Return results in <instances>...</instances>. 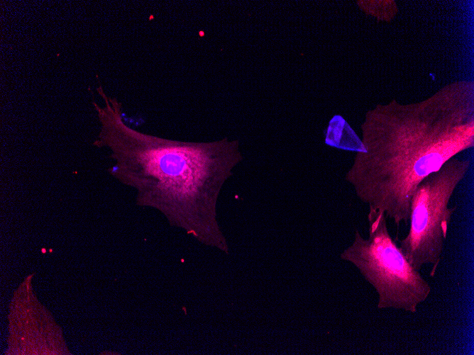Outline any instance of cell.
Masks as SVG:
<instances>
[{
    "label": "cell",
    "mask_w": 474,
    "mask_h": 355,
    "mask_svg": "<svg viewBox=\"0 0 474 355\" xmlns=\"http://www.w3.org/2000/svg\"><path fill=\"white\" fill-rule=\"evenodd\" d=\"M361 128L365 152L345 179L362 202L407 223L420 181L474 146L473 82L451 83L421 101L377 104Z\"/></svg>",
    "instance_id": "cell-1"
},
{
    "label": "cell",
    "mask_w": 474,
    "mask_h": 355,
    "mask_svg": "<svg viewBox=\"0 0 474 355\" xmlns=\"http://www.w3.org/2000/svg\"><path fill=\"white\" fill-rule=\"evenodd\" d=\"M97 91L104 105L93 102L100 123L94 145L110 151L115 164L109 173L135 188L140 203L158 207L175 224L224 249L215 205L222 186L243 159L238 142H186L145 134L123 122L116 98L101 86Z\"/></svg>",
    "instance_id": "cell-2"
},
{
    "label": "cell",
    "mask_w": 474,
    "mask_h": 355,
    "mask_svg": "<svg viewBox=\"0 0 474 355\" xmlns=\"http://www.w3.org/2000/svg\"><path fill=\"white\" fill-rule=\"evenodd\" d=\"M368 238L356 230L353 243L341 258L352 263L377 294L379 310L415 313L431 286L413 268L392 238L385 213L369 206Z\"/></svg>",
    "instance_id": "cell-3"
},
{
    "label": "cell",
    "mask_w": 474,
    "mask_h": 355,
    "mask_svg": "<svg viewBox=\"0 0 474 355\" xmlns=\"http://www.w3.org/2000/svg\"><path fill=\"white\" fill-rule=\"evenodd\" d=\"M469 159L451 158L416 187L410 201L409 230L399 249L417 271L431 265L434 276L456 205L448 207L454 191L470 167Z\"/></svg>",
    "instance_id": "cell-4"
},
{
    "label": "cell",
    "mask_w": 474,
    "mask_h": 355,
    "mask_svg": "<svg viewBox=\"0 0 474 355\" xmlns=\"http://www.w3.org/2000/svg\"><path fill=\"white\" fill-rule=\"evenodd\" d=\"M365 11L377 18L378 20L390 21L397 13L395 1H362Z\"/></svg>",
    "instance_id": "cell-5"
}]
</instances>
